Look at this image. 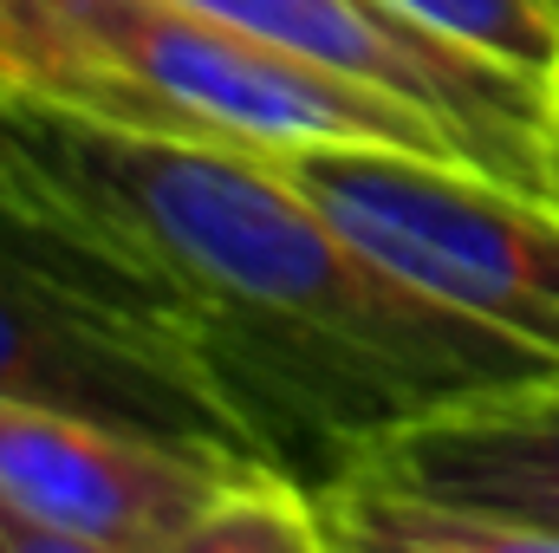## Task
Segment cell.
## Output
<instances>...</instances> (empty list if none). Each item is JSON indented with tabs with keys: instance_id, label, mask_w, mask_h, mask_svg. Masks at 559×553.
<instances>
[{
	"instance_id": "cell-2",
	"label": "cell",
	"mask_w": 559,
	"mask_h": 553,
	"mask_svg": "<svg viewBox=\"0 0 559 553\" xmlns=\"http://www.w3.org/2000/svg\"><path fill=\"white\" fill-rule=\"evenodd\" d=\"M0 398L286 469L182 293L13 156H0Z\"/></svg>"
},
{
	"instance_id": "cell-6",
	"label": "cell",
	"mask_w": 559,
	"mask_h": 553,
	"mask_svg": "<svg viewBox=\"0 0 559 553\" xmlns=\"http://www.w3.org/2000/svg\"><path fill=\"white\" fill-rule=\"evenodd\" d=\"M241 469L254 462L195 456L98 416L0 398V502L92 548L163 553Z\"/></svg>"
},
{
	"instance_id": "cell-4",
	"label": "cell",
	"mask_w": 559,
	"mask_h": 553,
	"mask_svg": "<svg viewBox=\"0 0 559 553\" xmlns=\"http://www.w3.org/2000/svg\"><path fill=\"white\" fill-rule=\"evenodd\" d=\"M267 163L391 274L559 365L554 202L488 183L468 163L384 143H312Z\"/></svg>"
},
{
	"instance_id": "cell-11",
	"label": "cell",
	"mask_w": 559,
	"mask_h": 553,
	"mask_svg": "<svg viewBox=\"0 0 559 553\" xmlns=\"http://www.w3.org/2000/svg\"><path fill=\"white\" fill-rule=\"evenodd\" d=\"M0 553H111V548H92V541H72V534H52L26 515H13L0 502Z\"/></svg>"
},
{
	"instance_id": "cell-8",
	"label": "cell",
	"mask_w": 559,
	"mask_h": 553,
	"mask_svg": "<svg viewBox=\"0 0 559 553\" xmlns=\"http://www.w3.org/2000/svg\"><path fill=\"white\" fill-rule=\"evenodd\" d=\"M312 495H319L332 553H559L554 528H534L495 508L436 502L371 469H338Z\"/></svg>"
},
{
	"instance_id": "cell-7",
	"label": "cell",
	"mask_w": 559,
	"mask_h": 553,
	"mask_svg": "<svg viewBox=\"0 0 559 553\" xmlns=\"http://www.w3.org/2000/svg\"><path fill=\"white\" fill-rule=\"evenodd\" d=\"M345 469H371L436 502L495 508L559 534V378L429 416Z\"/></svg>"
},
{
	"instance_id": "cell-10",
	"label": "cell",
	"mask_w": 559,
	"mask_h": 553,
	"mask_svg": "<svg viewBox=\"0 0 559 553\" xmlns=\"http://www.w3.org/2000/svg\"><path fill=\"white\" fill-rule=\"evenodd\" d=\"M397 13L423 20L429 33L534 72V79H559V0H384Z\"/></svg>"
},
{
	"instance_id": "cell-5",
	"label": "cell",
	"mask_w": 559,
	"mask_h": 553,
	"mask_svg": "<svg viewBox=\"0 0 559 553\" xmlns=\"http://www.w3.org/2000/svg\"><path fill=\"white\" fill-rule=\"evenodd\" d=\"M423 111L468 169L559 209L554 79L495 66L384 0H182Z\"/></svg>"
},
{
	"instance_id": "cell-3",
	"label": "cell",
	"mask_w": 559,
	"mask_h": 553,
	"mask_svg": "<svg viewBox=\"0 0 559 553\" xmlns=\"http://www.w3.org/2000/svg\"><path fill=\"white\" fill-rule=\"evenodd\" d=\"M0 85L111 131L248 156L384 143L462 163L423 111L182 0H0Z\"/></svg>"
},
{
	"instance_id": "cell-1",
	"label": "cell",
	"mask_w": 559,
	"mask_h": 553,
	"mask_svg": "<svg viewBox=\"0 0 559 553\" xmlns=\"http://www.w3.org/2000/svg\"><path fill=\"white\" fill-rule=\"evenodd\" d=\"M0 156L182 293L222 378L312 489L429 416L559 378L554 358L365 255L267 156L111 131L13 85H0Z\"/></svg>"
},
{
	"instance_id": "cell-12",
	"label": "cell",
	"mask_w": 559,
	"mask_h": 553,
	"mask_svg": "<svg viewBox=\"0 0 559 553\" xmlns=\"http://www.w3.org/2000/svg\"><path fill=\"white\" fill-rule=\"evenodd\" d=\"M554 92H559V79H554Z\"/></svg>"
},
{
	"instance_id": "cell-9",
	"label": "cell",
	"mask_w": 559,
	"mask_h": 553,
	"mask_svg": "<svg viewBox=\"0 0 559 553\" xmlns=\"http://www.w3.org/2000/svg\"><path fill=\"white\" fill-rule=\"evenodd\" d=\"M163 553H332L312 482L293 469L254 462L215 489V502Z\"/></svg>"
}]
</instances>
